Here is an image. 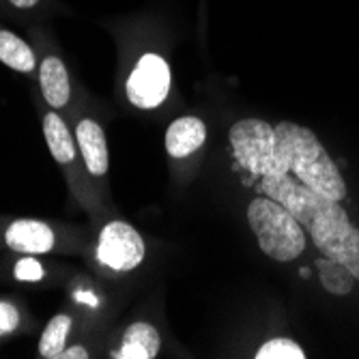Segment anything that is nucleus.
Returning <instances> with one entry per match:
<instances>
[{
    "label": "nucleus",
    "instance_id": "nucleus-1",
    "mask_svg": "<svg viewBox=\"0 0 359 359\" xmlns=\"http://www.w3.org/2000/svg\"><path fill=\"white\" fill-rule=\"evenodd\" d=\"M258 191L269 196L290 211L323 256L344 263L359 280V228H355L338 201H332L290 172L280 177H260Z\"/></svg>",
    "mask_w": 359,
    "mask_h": 359
},
{
    "label": "nucleus",
    "instance_id": "nucleus-18",
    "mask_svg": "<svg viewBox=\"0 0 359 359\" xmlns=\"http://www.w3.org/2000/svg\"><path fill=\"white\" fill-rule=\"evenodd\" d=\"M20 325V312L13 304L0 302V336H7L18 330Z\"/></svg>",
    "mask_w": 359,
    "mask_h": 359
},
{
    "label": "nucleus",
    "instance_id": "nucleus-11",
    "mask_svg": "<svg viewBox=\"0 0 359 359\" xmlns=\"http://www.w3.org/2000/svg\"><path fill=\"white\" fill-rule=\"evenodd\" d=\"M39 80H41V90L46 102L52 108H62L67 106L69 95H72V86H69V76L67 69L60 58L56 56H48L41 65L39 72Z\"/></svg>",
    "mask_w": 359,
    "mask_h": 359
},
{
    "label": "nucleus",
    "instance_id": "nucleus-5",
    "mask_svg": "<svg viewBox=\"0 0 359 359\" xmlns=\"http://www.w3.org/2000/svg\"><path fill=\"white\" fill-rule=\"evenodd\" d=\"M170 90L168 62L159 54H144L127 80V97L136 108L151 110L166 100Z\"/></svg>",
    "mask_w": 359,
    "mask_h": 359
},
{
    "label": "nucleus",
    "instance_id": "nucleus-20",
    "mask_svg": "<svg viewBox=\"0 0 359 359\" xmlns=\"http://www.w3.org/2000/svg\"><path fill=\"white\" fill-rule=\"evenodd\" d=\"M9 3L18 9H30V7H35L39 0H9Z\"/></svg>",
    "mask_w": 359,
    "mask_h": 359
},
{
    "label": "nucleus",
    "instance_id": "nucleus-15",
    "mask_svg": "<svg viewBox=\"0 0 359 359\" xmlns=\"http://www.w3.org/2000/svg\"><path fill=\"white\" fill-rule=\"evenodd\" d=\"M72 332V318L67 314H58L54 316L41 334L39 340V353L46 359H54L65 351V342H67V336Z\"/></svg>",
    "mask_w": 359,
    "mask_h": 359
},
{
    "label": "nucleus",
    "instance_id": "nucleus-10",
    "mask_svg": "<svg viewBox=\"0 0 359 359\" xmlns=\"http://www.w3.org/2000/svg\"><path fill=\"white\" fill-rule=\"evenodd\" d=\"M159 334L153 325L149 323H134L129 325L125 336H123V346L118 353L112 357L118 359H155L159 353Z\"/></svg>",
    "mask_w": 359,
    "mask_h": 359
},
{
    "label": "nucleus",
    "instance_id": "nucleus-19",
    "mask_svg": "<svg viewBox=\"0 0 359 359\" xmlns=\"http://www.w3.org/2000/svg\"><path fill=\"white\" fill-rule=\"evenodd\" d=\"M58 357H62V359H86L88 351L84 346H72V348H65Z\"/></svg>",
    "mask_w": 359,
    "mask_h": 359
},
{
    "label": "nucleus",
    "instance_id": "nucleus-12",
    "mask_svg": "<svg viewBox=\"0 0 359 359\" xmlns=\"http://www.w3.org/2000/svg\"><path fill=\"white\" fill-rule=\"evenodd\" d=\"M43 134H46V142L50 153L54 155V159L58 164H69L76 157V147L72 140V134L67 125L62 123V118L54 112L46 114L43 118Z\"/></svg>",
    "mask_w": 359,
    "mask_h": 359
},
{
    "label": "nucleus",
    "instance_id": "nucleus-9",
    "mask_svg": "<svg viewBox=\"0 0 359 359\" xmlns=\"http://www.w3.org/2000/svg\"><path fill=\"white\" fill-rule=\"evenodd\" d=\"M207 140V127L196 116L177 118L166 132V151L172 157H187L198 151Z\"/></svg>",
    "mask_w": 359,
    "mask_h": 359
},
{
    "label": "nucleus",
    "instance_id": "nucleus-4",
    "mask_svg": "<svg viewBox=\"0 0 359 359\" xmlns=\"http://www.w3.org/2000/svg\"><path fill=\"white\" fill-rule=\"evenodd\" d=\"M233 153L252 177H280L288 175L286 153L278 140L276 127L260 118H243L231 127Z\"/></svg>",
    "mask_w": 359,
    "mask_h": 359
},
{
    "label": "nucleus",
    "instance_id": "nucleus-16",
    "mask_svg": "<svg viewBox=\"0 0 359 359\" xmlns=\"http://www.w3.org/2000/svg\"><path fill=\"white\" fill-rule=\"evenodd\" d=\"M256 359H306L304 348L288 338H276L256 351Z\"/></svg>",
    "mask_w": 359,
    "mask_h": 359
},
{
    "label": "nucleus",
    "instance_id": "nucleus-8",
    "mask_svg": "<svg viewBox=\"0 0 359 359\" xmlns=\"http://www.w3.org/2000/svg\"><path fill=\"white\" fill-rule=\"evenodd\" d=\"M76 138L88 172L95 177H104L108 172V144H106L104 129L95 121L84 118L76 129Z\"/></svg>",
    "mask_w": 359,
    "mask_h": 359
},
{
    "label": "nucleus",
    "instance_id": "nucleus-7",
    "mask_svg": "<svg viewBox=\"0 0 359 359\" xmlns=\"http://www.w3.org/2000/svg\"><path fill=\"white\" fill-rule=\"evenodd\" d=\"M7 245L13 252L24 254H43L54 248V233L52 228L37 219H18L5 233Z\"/></svg>",
    "mask_w": 359,
    "mask_h": 359
},
{
    "label": "nucleus",
    "instance_id": "nucleus-14",
    "mask_svg": "<svg viewBox=\"0 0 359 359\" xmlns=\"http://www.w3.org/2000/svg\"><path fill=\"white\" fill-rule=\"evenodd\" d=\"M0 60L15 72L28 74L35 67V52L13 32L0 30Z\"/></svg>",
    "mask_w": 359,
    "mask_h": 359
},
{
    "label": "nucleus",
    "instance_id": "nucleus-13",
    "mask_svg": "<svg viewBox=\"0 0 359 359\" xmlns=\"http://www.w3.org/2000/svg\"><path fill=\"white\" fill-rule=\"evenodd\" d=\"M316 267H318V280L325 286V290L332 292V295H348L355 286V276L351 273V269L340 263L336 258L330 256H323L316 260Z\"/></svg>",
    "mask_w": 359,
    "mask_h": 359
},
{
    "label": "nucleus",
    "instance_id": "nucleus-3",
    "mask_svg": "<svg viewBox=\"0 0 359 359\" xmlns=\"http://www.w3.org/2000/svg\"><path fill=\"white\" fill-rule=\"evenodd\" d=\"M248 222L258 245L278 263H290L306 248L304 226L269 196L254 198L248 207Z\"/></svg>",
    "mask_w": 359,
    "mask_h": 359
},
{
    "label": "nucleus",
    "instance_id": "nucleus-21",
    "mask_svg": "<svg viewBox=\"0 0 359 359\" xmlns=\"http://www.w3.org/2000/svg\"><path fill=\"white\" fill-rule=\"evenodd\" d=\"M310 276V269H302V278H308Z\"/></svg>",
    "mask_w": 359,
    "mask_h": 359
},
{
    "label": "nucleus",
    "instance_id": "nucleus-6",
    "mask_svg": "<svg viewBox=\"0 0 359 359\" xmlns=\"http://www.w3.org/2000/svg\"><path fill=\"white\" fill-rule=\"evenodd\" d=\"M97 258L110 269L132 271L144 258V241L134 226L125 222H110L100 235Z\"/></svg>",
    "mask_w": 359,
    "mask_h": 359
},
{
    "label": "nucleus",
    "instance_id": "nucleus-2",
    "mask_svg": "<svg viewBox=\"0 0 359 359\" xmlns=\"http://www.w3.org/2000/svg\"><path fill=\"white\" fill-rule=\"evenodd\" d=\"M276 134L286 153L288 172L292 177L332 201H344L346 185L342 175L314 132L297 123L284 121L276 127Z\"/></svg>",
    "mask_w": 359,
    "mask_h": 359
},
{
    "label": "nucleus",
    "instance_id": "nucleus-17",
    "mask_svg": "<svg viewBox=\"0 0 359 359\" xmlns=\"http://www.w3.org/2000/svg\"><path fill=\"white\" fill-rule=\"evenodd\" d=\"M15 278L20 282H37V280L43 278V267H41L39 260H35L30 254V256L22 258L20 263L15 265Z\"/></svg>",
    "mask_w": 359,
    "mask_h": 359
}]
</instances>
